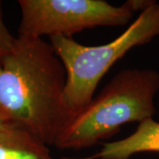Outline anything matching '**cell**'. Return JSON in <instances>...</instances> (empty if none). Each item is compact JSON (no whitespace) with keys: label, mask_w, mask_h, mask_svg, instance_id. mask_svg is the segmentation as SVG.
Masks as SVG:
<instances>
[{"label":"cell","mask_w":159,"mask_h":159,"mask_svg":"<svg viewBox=\"0 0 159 159\" xmlns=\"http://www.w3.org/2000/svg\"><path fill=\"white\" fill-rule=\"evenodd\" d=\"M7 124H8V123H7L6 120L0 116V131L2 130V129H3L6 125H7Z\"/></svg>","instance_id":"cell-8"},{"label":"cell","mask_w":159,"mask_h":159,"mask_svg":"<svg viewBox=\"0 0 159 159\" xmlns=\"http://www.w3.org/2000/svg\"><path fill=\"white\" fill-rule=\"evenodd\" d=\"M16 37H14L7 29L3 20L2 2L0 1V56L11 52L14 48Z\"/></svg>","instance_id":"cell-7"},{"label":"cell","mask_w":159,"mask_h":159,"mask_svg":"<svg viewBox=\"0 0 159 159\" xmlns=\"http://www.w3.org/2000/svg\"><path fill=\"white\" fill-rule=\"evenodd\" d=\"M159 153V122L152 118L139 123L129 136L106 142L95 155L98 159H129L139 153Z\"/></svg>","instance_id":"cell-5"},{"label":"cell","mask_w":159,"mask_h":159,"mask_svg":"<svg viewBox=\"0 0 159 159\" xmlns=\"http://www.w3.org/2000/svg\"><path fill=\"white\" fill-rule=\"evenodd\" d=\"M66 82L51 43L18 35L12 51L0 56V116L54 146L72 119L64 104Z\"/></svg>","instance_id":"cell-1"},{"label":"cell","mask_w":159,"mask_h":159,"mask_svg":"<svg viewBox=\"0 0 159 159\" xmlns=\"http://www.w3.org/2000/svg\"><path fill=\"white\" fill-rule=\"evenodd\" d=\"M0 159L54 158L49 147L39 139L21 127L8 123L0 131Z\"/></svg>","instance_id":"cell-6"},{"label":"cell","mask_w":159,"mask_h":159,"mask_svg":"<svg viewBox=\"0 0 159 159\" xmlns=\"http://www.w3.org/2000/svg\"><path fill=\"white\" fill-rule=\"evenodd\" d=\"M152 1L128 0L113 6L104 0H20L21 19L18 35L73 37L97 27H120Z\"/></svg>","instance_id":"cell-4"},{"label":"cell","mask_w":159,"mask_h":159,"mask_svg":"<svg viewBox=\"0 0 159 159\" xmlns=\"http://www.w3.org/2000/svg\"><path fill=\"white\" fill-rule=\"evenodd\" d=\"M159 74L152 69L119 72L85 108L70 120L54 147L81 149L116 134L122 125L151 119Z\"/></svg>","instance_id":"cell-2"},{"label":"cell","mask_w":159,"mask_h":159,"mask_svg":"<svg viewBox=\"0 0 159 159\" xmlns=\"http://www.w3.org/2000/svg\"><path fill=\"white\" fill-rule=\"evenodd\" d=\"M157 35L159 3L152 1L122 34L105 44L88 46L73 37H51V45L66 72L64 104L72 119L92 101L99 82L115 63Z\"/></svg>","instance_id":"cell-3"}]
</instances>
